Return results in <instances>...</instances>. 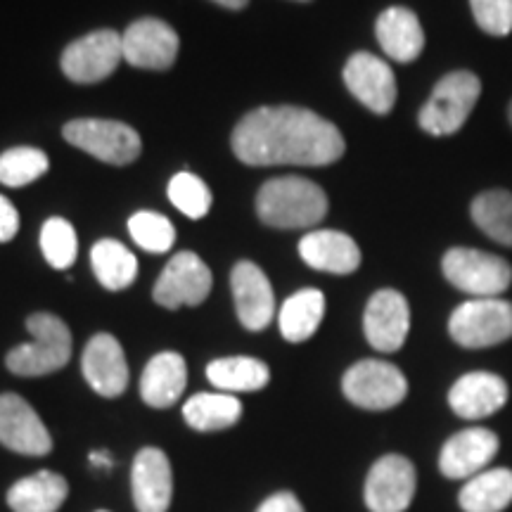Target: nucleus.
<instances>
[{
  "mask_svg": "<svg viewBox=\"0 0 512 512\" xmlns=\"http://www.w3.org/2000/svg\"><path fill=\"white\" fill-rule=\"evenodd\" d=\"M50 159L36 147H15L0 155V183L8 188H24L48 171Z\"/></svg>",
  "mask_w": 512,
  "mask_h": 512,
  "instance_id": "nucleus-31",
  "label": "nucleus"
},
{
  "mask_svg": "<svg viewBox=\"0 0 512 512\" xmlns=\"http://www.w3.org/2000/svg\"><path fill=\"white\" fill-rule=\"evenodd\" d=\"M188 384V366L176 351L152 356L140 377V399L150 408H171L181 399Z\"/></svg>",
  "mask_w": 512,
  "mask_h": 512,
  "instance_id": "nucleus-22",
  "label": "nucleus"
},
{
  "mask_svg": "<svg viewBox=\"0 0 512 512\" xmlns=\"http://www.w3.org/2000/svg\"><path fill=\"white\" fill-rule=\"evenodd\" d=\"M479 95L482 81L472 72L446 74L420 110V128L430 136H453L470 119Z\"/></svg>",
  "mask_w": 512,
  "mask_h": 512,
  "instance_id": "nucleus-4",
  "label": "nucleus"
},
{
  "mask_svg": "<svg viewBox=\"0 0 512 512\" xmlns=\"http://www.w3.org/2000/svg\"><path fill=\"white\" fill-rule=\"evenodd\" d=\"M344 83L358 102L375 114H389L396 102V76L387 62L370 53H356L344 67Z\"/></svg>",
  "mask_w": 512,
  "mask_h": 512,
  "instance_id": "nucleus-14",
  "label": "nucleus"
},
{
  "mask_svg": "<svg viewBox=\"0 0 512 512\" xmlns=\"http://www.w3.org/2000/svg\"><path fill=\"white\" fill-rule=\"evenodd\" d=\"M235 311L247 330L259 332L271 325L275 316V297L271 280L252 261H240L230 273Z\"/></svg>",
  "mask_w": 512,
  "mask_h": 512,
  "instance_id": "nucleus-18",
  "label": "nucleus"
},
{
  "mask_svg": "<svg viewBox=\"0 0 512 512\" xmlns=\"http://www.w3.org/2000/svg\"><path fill=\"white\" fill-rule=\"evenodd\" d=\"M0 444L22 456H46L53 451L48 427L19 394H0Z\"/></svg>",
  "mask_w": 512,
  "mask_h": 512,
  "instance_id": "nucleus-12",
  "label": "nucleus"
},
{
  "mask_svg": "<svg viewBox=\"0 0 512 512\" xmlns=\"http://www.w3.org/2000/svg\"><path fill=\"white\" fill-rule=\"evenodd\" d=\"M91 266L102 287L119 292L133 285L138 275V259L117 240H100L91 249Z\"/></svg>",
  "mask_w": 512,
  "mask_h": 512,
  "instance_id": "nucleus-29",
  "label": "nucleus"
},
{
  "mask_svg": "<svg viewBox=\"0 0 512 512\" xmlns=\"http://www.w3.org/2000/svg\"><path fill=\"white\" fill-rule=\"evenodd\" d=\"M133 503L138 512H166L174 498V472L162 448L138 451L131 470Z\"/></svg>",
  "mask_w": 512,
  "mask_h": 512,
  "instance_id": "nucleus-17",
  "label": "nucleus"
},
{
  "mask_svg": "<svg viewBox=\"0 0 512 512\" xmlns=\"http://www.w3.org/2000/svg\"><path fill=\"white\" fill-rule=\"evenodd\" d=\"M81 370L93 392L105 399H117L128 387V363L119 339L110 332H100L86 344L81 356Z\"/></svg>",
  "mask_w": 512,
  "mask_h": 512,
  "instance_id": "nucleus-15",
  "label": "nucleus"
},
{
  "mask_svg": "<svg viewBox=\"0 0 512 512\" xmlns=\"http://www.w3.org/2000/svg\"><path fill=\"white\" fill-rule=\"evenodd\" d=\"M508 119H510V126H512V102H510V107H508Z\"/></svg>",
  "mask_w": 512,
  "mask_h": 512,
  "instance_id": "nucleus-40",
  "label": "nucleus"
},
{
  "mask_svg": "<svg viewBox=\"0 0 512 512\" xmlns=\"http://www.w3.org/2000/svg\"><path fill=\"white\" fill-rule=\"evenodd\" d=\"M98 512H107V510H98Z\"/></svg>",
  "mask_w": 512,
  "mask_h": 512,
  "instance_id": "nucleus-41",
  "label": "nucleus"
},
{
  "mask_svg": "<svg viewBox=\"0 0 512 512\" xmlns=\"http://www.w3.org/2000/svg\"><path fill=\"white\" fill-rule=\"evenodd\" d=\"M41 249L46 261L57 271H67L74 266L76 254H79V240L76 230L69 221L53 216L43 223L41 228Z\"/></svg>",
  "mask_w": 512,
  "mask_h": 512,
  "instance_id": "nucleus-32",
  "label": "nucleus"
},
{
  "mask_svg": "<svg viewBox=\"0 0 512 512\" xmlns=\"http://www.w3.org/2000/svg\"><path fill=\"white\" fill-rule=\"evenodd\" d=\"M256 512H304V505L292 491H278V494L268 496Z\"/></svg>",
  "mask_w": 512,
  "mask_h": 512,
  "instance_id": "nucleus-36",
  "label": "nucleus"
},
{
  "mask_svg": "<svg viewBox=\"0 0 512 512\" xmlns=\"http://www.w3.org/2000/svg\"><path fill=\"white\" fill-rule=\"evenodd\" d=\"M91 463L95 467H112V458H110V453H105V451H93Z\"/></svg>",
  "mask_w": 512,
  "mask_h": 512,
  "instance_id": "nucleus-38",
  "label": "nucleus"
},
{
  "mask_svg": "<svg viewBox=\"0 0 512 512\" xmlns=\"http://www.w3.org/2000/svg\"><path fill=\"white\" fill-rule=\"evenodd\" d=\"M207 377L219 392H259L271 382V370L259 358L230 356L211 361L207 366Z\"/></svg>",
  "mask_w": 512,
  "mask_h": 512,
  "instance_id": "nucleus-28",
  "label": "nucleus"
},
{
  "mask_svg": "<svg viewBox=\"0 0 512 512\" xmlns=\"http://www.w3.org/2000/svg\"><path fill=\"white\" fill-rule=\"evenodd\" d=\"M128 233L145 252L164 254L174 247L176 228L166 216L157 211H138L128 219Z\"/></svg>",
  "mask_w": 512,
  "mask_h": 512,
  "instance_id": "nucleus-33",
  "label": "nucleus"
},
{
  "mask_svg": "<svg viewBox=\"0 0 512 512\" xmlns=\"http://www.w3.org/2000/svg\"><path fill=\"white\" fill-rule=\"evenodd\" d=\"M19 230V214L8 197L0 195V242H10Z\"/></svg>",
  "mask_w": 512,
  "mask_h": 512,
  "instance_id": "nucleus-37",
  "label": "nucleus"
},
{
  "mask_svg": "<svg viewBox=\"0 0 512 512\" xmlns=\"http://www.w3.org/2000/svg\"><path fill=\"white\" fill-rule=\"evenodd\" d=\"M256 214L273 228H311L328 214V197L309 178H271L256 195Z\"/></svg>",
  "mask_w": 512,
  "mask_h": 512,
  "instance_id": "nucleus-2",
  "label": "nucleus"
},
{
  "mask_svg": "<svg viewBox=\"0 0 512 512\" xmlns=\"http://www.w3.org/2000/svg\"><path fill=\"white\" fill-rule=\"evenodd\" d=\"M214 3H219L228 10H242L249 3V0H214Z\"/></svg>",
  "mask_w": 512,
  "mask_h": 512,
  "instance_id": "nucleus-39",
  "label": "nucleus"
},
{
  "mask_svg": "<svg viewBox=\"0 0 512 512\" xmlns=\"http://www.w3.org/2000/svg\"><path fill=\"white\" fill-rule=\"evenodd\" d=\"M344 396L358 408L366 411H389L399 406L408 394V382L392 363L366 358L358 361L344 373Z\"/></svg>",
  "mask_w": 512,
  "mask_h": 512,
  "instance_id": "nucleus-8",
  "label": "nucleus"
},
{
  "mask_svg": "<svg viewBox=\"0 0 512 512\" xmlns=\"http://www.w3.org/2000/svg\"><path fill=\"white\" fill-rule=\"evenodd\" d=\"M479 29L491 36H508L512 31V0H470Z\"/></svg>",
  "mask_w": 512,
  "mask_h": 512,
  "instance_id": "nucleus-35",
  "label": "nucleus"
},
{
  "mask_svg": "<svg viewBox=\"0 0 512 512\" xmlns=\"http://www.w3.org/2000/svg\"><path fill=\"white\" fill-rule=\"evenodd\" d=\"M418 475L408 458L389 453L370 467L366 505L370 512H406L415 498Z\"/></svg>",
  "mask_w": 512,
  "mask_h": 512,
  "instance_id": "nucleus-11",
  "label": "nucleus"
},
{
  "mask_svg": "<svg viewBox=\"0 0 512 512\" xmlns=\"http://www.w3.org/2000/svg\"><path fill=\"white\" fill-rule=\"evenodd\" d=\"M124 60V38L114 29H100L79 38L62 53V72L74 83H98L114 74Z\"/></svg>",
  "mask_w": 512,
  "mask_h": 512,
  "instance_id": "nucleus-9",
  "label": "nucleus"
},
{
  "mask_svg": "<svg viewBox=\"0 0 512 512\" xmlns=\"http://www.w3.org/2000/svg\"><path fill=\"white\" fill-rule=\"evenodd\" d=\"M363 330L373 349L382 354L399 351L411 330V309H408L406 297L396 290L375 292L366 306Z\"/></svg>",
  "mask_w": 512,
  "mask_h": 512,
  "instance_id": "nucleus-13",
  "label": "nucleus"
},
{
  "mask_svg": "<svg viewBox=\"0 0 512 512\" xmlns=\"http://www.w3.org/2000/svg\"><path fill=\"white\" fill-rule=\"evenodd\" d=\"M458 501L465 512H503L512 503V470L491 467L470 477Z\"/></svg>",
  "mask_w": 512,
  "mask_h": 512,
  "instance_id": "nucleus-26",
  "label": "nucleus"
},
{
  "mask_svg": "<svg viewBox=\"0 0 512 512\" xmlns=\"http://www.w3.org/2000/svg\"><path fill=\"white\" fill-rule=\"evenodd\" d=\"M299 254L311 268L332 275H349L361 266V249L347 233L313 230L299 242Z\"/></svg>",
  "mask_w": 512,
  "mask_h": 512,
  "instance_id": "nucleus-21",
  "label": "nucleus"
},
{
  "mask_svg": "<svg viewBox=\"0 0 512 512\" xmlns=\"http://www.w3.org/2000/svg\"><path fill=\"white\" fill-rule=\"evenodd\" d=\"M332 121L304 107H259L233 131V152L249 166H328L344 155Z\"/></svg>",
  "mask_w": 512,
  "mask_h": 512,
  "instance_id": "nucleus-1",
  "label": "nucleus"
},
{
  "mask_svg": "<svg viewBox=\"0 0 512 512\" xmlns=\"http://www.w3.org/2000/svg\"><path fill=\"white\" fill-rule=\"evenodd\" d=\"M211 278L209 266L195 252L176 254L164 266L155 285V302L164 309H181V306H197L209 297Z\"/></svg>",
  "mask_w": 512,
  "mask_h": 512,
  "instance_id": "nucleus-10",
  "label": "nucleus"
},
{
  "mask_svg": "<svg viewBox=\"0 0 512 512\" xmlns=\"http://www.w3.org/2000/svg\"><path fill=\"white\" fill-rule=\"evenodd\" d=\"M169 200L174 207L181 211V214L188 216V219H202V216L209 214L211 209V190L207 183L202 181L200 176L188 174V171H181L169 181Z\"/></svg>",
  "mask_w": 512,
  "mask_h": 512,
  "instance_id": "nucleus-34",
  "label": "nucleus"
},
{
  "mask_svg": "<svg viewBox=\"0 0 512 512\" xmlns=\"http://www.w3.org/2000/svg\"><path fill=\"white\" fill-rule=\"evenodd\" d=\"M472 221L491 240L512 247V192L486 190L470 207Z\"/></svg>",
  "mask_w": 512,
  "mask_h": 512,
  "instance_id": "nucleus-30",
  "label": "nucleus"
},
{
  "mask_svg": "<svg viewBox=\"0 0 512 512\" xmlns=\"http://www.w3.org/2000/svg\"><path fill=\"white\" fill-rule=\"evenodd\" d=\"M31 342L19 344L5 358L10 373L19 377H41L64 368L72 358V332L55 313H34L27 318Z\"/></svg>",
  "mask_w": 512,
  "mask_h": 512,
  "instance_id": "nucleus-3",
  "label": "nucleus"
},
{
  "mask_svg": "<svg viewBox=\"0 0 512 512\" xmlns=\"http://www.w3.org/2000/svg\"><path fill=\"white\" fill-rule=\"evenodd\" d=\"M62 133L69 145L114 166L136 162L143 150L138 131L112 119H74L64 126Z\"/></svg>",
  "mask_w": 512,
  "mask_h": 512,
  "instance_id": "nucleus-7",
  "label": "nucleus"
},
{
  "mask_svg": "<svg viewBox=\"0 0 512 512\" xmlns=\"http://www.w3.org/2000/svg\"><path fill=\"white\" fill-rule=\"evenodd\" d=\"M375 36L387 57L406 64L418 60L425 48V31L420 19L408 8H389L377 17Z\"/></svg>",
  "mask_w": 512,
  "mask_h": 512,
  "instance_id": "nucleus-23",
  "label": "nucleus"
},
{
  "mask_svg": "<svg viewBox=\"0 0 512 512\" xmlns=\"http://www.w3.org/2000/svg\"><path fill=\"white\" fill-rule=\"evenodd\" d=\"M508 401V384L494 373H467L453 384L448 403L465 420H482L501 411Z\"/></svg>",
  "mask_w": 512,
  "mask_h": 512,
  "instance_id": "nucleus-20",
  "label": "nucleus"
},
{
  "mask_svg": "<svg viewBox=\"0 0 512 512\" xmlns=\"http://www.w3.org/2000/svg\"><path fill=\"white\" fill-rule=\"evenodd\" d=\"M325 316V294L313 287L294 292L292 297H287L283 309L278 313V325L280 332L287 342H306L316 335Z\"/></svg>",
  "mask_w": 512,
  "mask_h": 512,
  "instance_id": "nucleus-27",
  "label": "nucleus"
},
{
  "mask_svg": "<svg viewBox=\"0 0 512 512\" xmlns=\"http://www.w3.org/2000/svg\"><path fill=\"white\" fill-rule=\"evenodd\" d=\"M67 496V479L53 470H38L10 486L8 505L15 512H57Z\"/></svg>",
  "mask_w": 512,
  "mask_h": 512,
  "instance_id": "nucleus-24",
  "label": "nucleus"
},
{
  "mask_svg": "<svg viewBox=\"0 0 512 512\" xmlns=\"http://www.w3.org/2000/svg\"><path fill=\"white\" fill-rule=\"evenodd\" d=\"M183 418L197 432H221L238 425L242 403L238 396L226 392H204L185 401Z\"/></svg>",
  "mask_w": 512,
  "mask_h": 512,
  "instance_id": "nucleus-25",
  "label": "nucleus"
},
{
  "mask_svg": "<svg viewBox=\"0 0 512 512\" xmlns=\"http://www.w3.org/2000/svg\"><path fill=\"white\" fill-rule=\"evenodd\" d=\"M448 332L465 349L496 347L512 337V304L505 299H470L448 320Z\"/></svg>",
  "mask_w": 512,
  "mask_h": 512,
  "instance_id": "nucleus-6",
  "label": "nucleus"
},
{
  "mask_svg": "<svg viewBox=\"0 0 512 512\" xmlns=\"http://www.w3.org/2000/svg\"><path fill=\"white\" fill-rule=\"evenodd\" d=\"M441 268L448 283L477 299L498 297L512 285V266L508 261L482 249H448Z\"/></svg>",
  "mask_w": 512,
  "mask_h": 512,
  "instance_id": "nucleus-5",
  "label": "nucleus"
},
{
  "mask_svg": "<svg viewBox=\"0 0 512 512\" xmlns=\"http://www.w3.org/2000/svg\"><path fill=\"white\" fill-rule=\"evenodd\" d=\"M124 60L138 69H169L178 57V34L162 19H138L126 29Z\"/></svg>",
  "mask_w": 512,
  "mask_h": 512,
  "instance_id": "nucleus-16",
  "label": "nucleus"
},
{
  "mask_svg": "<svg viewBox=\"0 0 512 512\" xmlns=\"http://www.w3.org/2000/svg\"><path fill=\"white\" fill-rule=\"evenodd\" d=\"M498 453V437L486 427L453 434L441 448L439 470L448 479H470L484 472Z\"/></svg>",
  "mask_w": 512,
  "mask_h": 512,
  "instance_id": "nucleus-19",
  "label": "nucleus"
}]
</instances>
